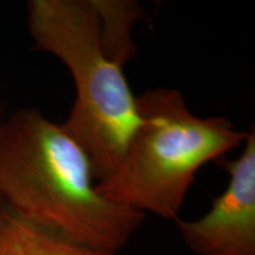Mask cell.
Here are the masks:
<instances>
[{
	"label": "cell",
	"instance_id": "2",
	"mask_svg": "<svg viewBox=\"0 0 255 255\" xmlns=\"http://www.w3.org/2000/svg\"><path fill=\"white\" fill-rule=\"evenodd\" d=\"M94 181L81 145L39 110L0 126V201L75 244L117 253L145 214L104 199Z\"/></svg>",
	"mask_w": 255,
	"mask_h": 255
},
{
	"label": "cell",
	"instance_id": "4",
	"mask_svg": "<svg viewBox=\"0 0 255 255\" xmlns=\"http://www.w3.org/2000/svg\"><path fill=\"white\" fill-rule=\"evenodd\" d=\"M229 175L221 195L197 220H176L181 237L197 255H255V129L252 126L245 149L234 161H216Z\"/></svg>",
	"mask_w": 255,
	"mask_h": 255
},
{
	"label": "cell",
	"instance_id": "1",
	"mask_svg": "<svg viewBox=\"0 0 255 255\" xmlns=\"http://www.w3.org/2000/svg\"><path fill=\"white\" fill-rule=\"evenodd\" d=\"M141 6L117 0H32L28 31L34 49L68 66L77 97L62 126L90 161L95 181L121 162L138 124L136 97L123 65L136 55L132 23Z\"/></svg>",
	"mask_w": 255,
	"mask_h": 255
},
{
	"label": "cell",
	"instance_id": "3",
	"mask_svg": "<svg viewBox=\"0 0 255 255\" xmlns=\"http://www.w3.org/2000/svg\"><path fill=\"white\" fill-rule=\"evenodd\" d=\"M138 124L115 171L96 183L104 199L162 219H178L201 167L245 142L247 131L221 116L199 117L174 89L136 97Z\"/></svg>",
	"mask_w": 255,
	"mask_h": 255
},
{
	"label": "cell",
	"instance_id": "5",
	"mask_svg": "<svg viewBox=\"0 0 255 255\" xmlns=\"http://www.w3.org/2000/svg\"><path fill=\"white\" fill-rule=\"evenodd\" d=\"M0 255H119L68 240L0 201Z\"/></svg>",
	"mask_w": 255,
	"mask_h": 255
}]
</instances>
